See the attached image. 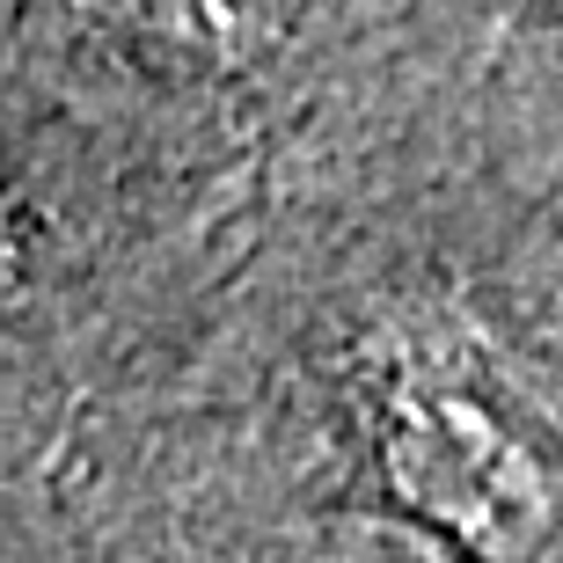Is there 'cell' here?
<instances>
[{"instance_id": "1", "label": "cell", "mask_w": 563, "mask_h": 563, "mask_svg": "<svg viewBox=\"0 0 563 563\" xmlns=\"http://www.w3.org/2000/svg\"><path fill=\"white\" fill-rule=\"evenodd\" d=\"M146 15L198 52H242V44L264 37L272 0H146Z\"/></svg>"}]
</instances>
